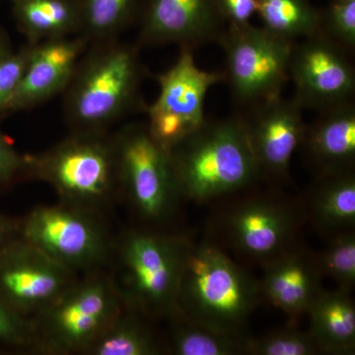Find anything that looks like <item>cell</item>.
I'll use <instances>...</instances> for the list:
<instances>
[{
    "instance_id": "obj_11",
    "label": "cell",
    "mask_w": 355,
    "mask_h": 355,
    "mask_svg": "<svg viewBox=\"0 0 355 355\" xmlns=\"http://www.w3.org/2000/svg\"><path fill=\"white\" fill-rule=\"evenodd\" d=\"M180 50L177 62L155 76L160 92L144 111L149 133L167 151L207 121L205 96L214 84L223 81L222 72L198 69L193 51Z\"/></svg>"
},
{
    "instance_id": "obj_15",
    "label": "cell",
    "mask_w": 355,
    "mask_h": 355,
    "mask_svg": "<svg viewBox=\"0 0 355 355\" xmlns=\"http://www.w3.org/2000/svg\"><path fill=\"white\" fill-rule=\"evenodd\" d=\"M137 25L140 49L178 44L193 51L217 42L227 26L218 0H144Z\"/></svg>"
},
{
    "instance_id": "obj_5",
    "label": "cell",
    "mask_w": 355,
    "mask_h": 355,
    "mask_svg": "<svg viewBox=\"0 0 355 355\" xmlns=\"http://www.w3.org/2000/svg\"><path fill=\"white\" fill-rule=\"evenodd\" d=\"M191 240L181 233L139 226L114 239L111 275L125 305L151 321L172 317Z\"/></svg>"
},
{
    "instance_id": "obj_12",
    "label": "cell",
    "mask_w": 355,
    "mask_h": 355,
    "mask_svg": "<svg viewBox=\"0 0 355 355\" xmlns=\"http://www.w3.org/2000/svg\"><path fill=\"white\" fill-rule=\"evenodd\" d=\"M349 51L321 31L294 43L289 76L303 109L323 112L354 101L355 70Z\"/></svg>"
},
{
    "instance_id": "obj_2",
    "label": "cell",
    "mask_w": 355,
    "mask_h": 355,
    "mask_svg": "<svg viewBox=\"0 0 355 355\" xmlns=\"http://www.w3.org/2000/svg\"><path fill=\"white\" fill-rule=\"evenodd\" d=\"M137 43L120 38L88 44L62 92L70 132H105L135 112L146 111L147 73Z\"/></svg>"
},
{
    "instance_id": "obj_10",
    "label": "cell",
    "mask_w": 355,
    "mask_h": 355,
    "mask_svg": "<svg viewBox=\"0 0 355 355\" xmlns=\"http://www.w3.org/2000/svg\"><path fill=\"white\" fill-rule=\"evenodd\" d=\"M295 42L250 23L226 26L217 43L225 57L223 80L238 106L244 109L282 96L291 79L289 64Z\"/></svg>"
},
{
    "instance_id": "obj_13",
    "label": "cell",
    "mask_w": 355,
    "mask_h": 355,
    "mask_svg": "<svg viewBox=\"0 0 355 355\" xmlns=\"http://www.w3.org/2000/svg\"><path fill=\"white\" fill-rule=\"evenodd\" d=\"M238 114L260 169L261 182L282 187L291 180L292 156L306 130L303 109L294 98L282 96L257 103Z\"/></svg>"
},
{
    "instance_id": "obj_32",
    "label": "cell",
    "mask_w": 355,
    "mask_h": 355,
    "mask_svg": "<svg viewBox=\"0 0 355 355\" xmlns=\"http://www.w3.org/2000/svg\"><path fill=\"white\" fill-rule=\"evenodd\" d=\"M259 1L260 0H218L219 10L226 24H247L254 14L258 12Z\"/></svg>"
},
{
    "instance_id": "obj_18",
    "label": "cell",
    "mask_w": 355,
    "mask_h": 355,
    "mask_svg": "<svg viewBox=\"0 0 355 355\" xmlns=\"http://www.w3.org/2000/svg\"><path fill=\"white\" fill-rule=\"evenodd\" d=\"M300 147L316 175L355 171L354 102L320 112Z\"/></svg>"
},
{
    "instance_id": "obj_7",
    "label": "cell",
    "mask_w": 355,
    "mask_h": 355,
    "mask_svg": "<svg viewBox=\"0 0 355 355\" xmlns=\"http://www.w3.org/2000/svg\"><path fill=\"white\" fill-rule=\"evenodd\" d=\"M120 198L139 227L169 231L183 202L169 153L151 137L146 123H130L114 133Z\"/></svg>"
},
{
    "instance_id": "obj_22",
    "label": "cell",
    "mask_w": 355,
    "mask_h": 355,
    "mask_svg": "<svg viewBox=\"0 0 355 355\" xmlns=\"http://www.w3.org/2000/svg\"><path fill=\"white\" fill-rule=\"evenodd\" d=\"M150 319L125 305L120 314L89 345L86 355H159L165 340L156 335Z\"/></svg>"
},
{
    "instance_id": "obj_23",
    "label": "cell",
    "mask_w": 355,
    "mask_h": 355,
    "mask_svg": "<svg viewBox=\"0 0 355 355\" xmlns=\"http://www.w3.org/2000/svg\"><path fill=\"white\" fill-rule=\"evenodd\" d=\"M170 333L166 354L174 355H245L249 334L221 333L191 321L179 310L168 319Z\"/></svg>"
},
{
    "instance_id": "obj_33",
    "label": "cell",
    "mask_w": 355,
    "mask_h": 355,
    "mask_svg": "<svg viewBox=\"0 0 355 355\" xmlns=\"http://www.w3.org/2000/svg\"><path fill=\"white\" fill-rule=\"evenodd\" d=\"M12 51L13 50L12 48H11V44L10 42H9V39L7 38L6 35L4 34L3 31L0 29V58L10 55Z\"/></svg>"
},
{
    "instance_id": "obj_4",
    "label": "cell",
    "mask_w": 355,
    "mask_h": 355,
    "mask_svg": "<svg viewBox=\"0 0 355 355\" xmlns=\"http://www.w3.org/2000/svg\"><path fill=\"white\" fill-rule=\"evenodd\" d=\"M261 303L260 280L247 266L205 238L191 240L178 291L182 314L214 331L245 335Z\"/></svg>"
},
{
    "instance_id": "obj_31",
    "label": "cell",
    "mask_w": 355,
    "mask_h": 355,
    "mask_svg": "<svg viewBox=\"0 0 355 355\" xmlns=\"http://www.w3.org/2000/svg\"><path fill=\"white\" fill-rule=\"evenodd\" d=\"M28 178L27 155H21L0 132V187Z\"/></svg>"
},
{
    "instance_id": "obj_16",
    "label": "cell",
    "mask_w": 355,
    "mask_h": 355,
    "mask_svg": "<svg viewBox=\"0 0 355 355\" xmlns=\"http://www.w3.org/2000/svg\"><path fill=\"white\" fill-rule=\"evenodd\" d=\"M87 46L79 35L33 44L22 80L1 114L33 109L62 94Z\"/></svg>"
},
{
    "instance_id": "obj_29",
    "label": "cell",
    "mask_w": 355,
    "mask_h": 355,
    "mask_svg": "<svg viewBox=\"0 0 355 355\" xmlns=\"http://www.w3.org/2000/svg\"><path fill=\"white\" fill-rule=\"evenodd\" d=\"M0 342L36 350V334L33 319L23 316L0 295Z\"/></svg>"
},
{
    "instance_id": "obj_26",
    "label": "cell",
    "mask_w": 355,
    "mask_h": 355,
    "mask_svg": "<svg viewBox=\"0 0 355 355\" xmlns=\"http://www.w3.org/2000/svg\"><path fill=\"white\" fill-rule=\"evenodd\" d=\"M316 342L309 331L301 330L297 321L258 336H248L245 355H317Z\"/></svg>"
},
{
    "instance_id": "obj_19",
    "label": "cell",
    "mask_w": 355,
    "mask_h": 355,
    "mask_svg": "<svg viewBox=\"0 0 355 355\" xmlns=\"http://www.w3.org/2000/svg\"><path fill=\"white\" fill-rule=\"evenodd\" d=\"M299 198L306 224L324 239L355 230V171L316 175Z\"/></svg>"
},
{
    "instance_id": "obj_17",
    "label": "cell",
    "mask_w": 355,
    "mask_h": 355,
    "mask_svg": "<svg viewBox=\"0 0 355 355\" xmlns=\"http://www.w3.org/2000/svg\"><path fill=\"white\" fill-rule=\"evenodd\" d=\"M263 303L282 310L291 321L307 315L322 291L324 279L317 252L301 242L261 268Z\"/></svg>"
},
{
    "instance_id": "obj_30",
    "label": "cell",
    "mask_w": 355,
    "mask_h": 355,
    "mask_svg": "<svg viewBox=\"0 0 355 355\" xmlns=\"http://www.w3.org/2000/svg\"><path fill=\"white\" fill-rule=\"evenodd\" d=\"M33 44L0 58V114L15 94L31 55Z\"/></svg>"
},
{
    "instance_id": "obj_21",
    "label": "cell",
    "mask_w": 355,
    "mask_h": 355,
    "mask_svg": "<svg viewBox=\"0 0 355 355\" xmlns=\"http://www.w3.org/2000/svg\"><path fill=\"white\" fill-rule=\"evenodd\" d=\"M28 44L76 36L80 30L76 0H7Z\"/></svg>"
},
{
    "instance_id": "obj_9",
    "label": "cell",
    "mask_w": 355,
    "mask_h": 355,
    "mask_svg": "<svg viewBox=\"0 0 355 355\" xmlns=\"http://www.w3.org/2000/svg\"><path fill=\"white\" fill-rule=\"evenodd\" d=\"M101 217L64 202L39 205L17 226L18 236L77 275L94 272L111 263L114 252Z\"/></svg>"
},
{
    "instance_id": "obj_14",
    "label": "cell",
    "mask_w": 355,
    "mask_h": 355,
    "mask_svg": "<svg viewBox=\"0 0 355 355\" xmlns=\"http://www.w3.org/2000/svg\"><path fill=\"white\" fill-rule=\"evenodd\" d=\"M0 295L23 316L36 317L77 279V273L18 236L2 245Z\"/></svg>"
},
{
    "instance_id": "obj_34",
    "label": "cell",
    "mask_w": 355,
    "mask_h": 355,
    "mask_svg": "<svg viewBox=\"0 0 355 355\" xmlns=\"http://www.w3.org/2000/svg\"><path fill=\"white\" fill-rule=\"evenodd\" d=\"M13 225L11 224H7L3 219L0 218V247L4 244V241H6L7 235L10 234L14 231Z\"/></svg>"
},
{
    "instance_id": "obj_28",
    "label": "cell",
    "mask_w": 355,
    "mask_h": 355,
    "mask_svg": "<svg viewBox=\"0 0 355 355\" xmlns=\"http://www.w3.org/2000/svg\"><path fill=\"white\" fill-rule=\"evenodd\" d=\"M320 31L349 53L355 50V0H330L320 9Z\"/></svg>"
},
{
    "instance_id": "obj_8",
    "label": "cell",
    "mask_w": 355,
    "mask_h": 355,
    "mask_svg": "<svg viewBox=\"0 0 355 355\" xmlns=\"http://www.w3.org/2000/svg\"><path fill=\"white\" fill-rule=\"evenodd\" d=\"M125 307L113 277L104 270L84 273L33 318L36 350L83 354Z\"/></svg>"
},
{
    "instance_id": "obj_24",
    "label": "cell",
    "mask_w": 355,
    "mask_h": 355,
    "mask_svg": "<svg viewBox=\"0 0 355 355\" xmlns=\"http://www.w3.org/2000/svg\"><path fill=\"white\" fill-rule=\"evenodd\" d=\"M80 18L79 36L88 44L120 38L135 25L144 0H76Z\"/></svg>"
},
{
    "instance_id": "obj_3",
    "label": "cell",
    "mask_w": 355,
    "mask_h": 355,
    "mask_svg": "<svg viewBox=\"0 0 355 355\" xmlns=\"http://www.w3.org/2000/svg\"><path fill=\"white\" fill-rule=\"evenodd\" d=\"M180 195L198 205L261 183L239 116L205 121L169 151Z\"/></svg>"
},
{
    "instance_id": "obj_6",
    "label": "cell",
    "mask_w": 355,
    "mask_h": 355,
    "mask_svg": "<svg viewBox=\"0 0 355 355\" xmlns=\"http://www.w3.org/2000/svg\"><path fill=\"white\" fill-rule=\"evenodd\" d=\"M28 178L53 187L60 202L102 214L120 198L114 133L70 132L43 153L27 155Z\"/></svg>"
},
{
    "instance_id": "obj_1",
    "label": "cell",
    "mask_w": 355,
    "mask_h": 355,
    "mask_svg": "<svg viewBox=\"0 0 355 355\" xmlns=\"http://www.w3.org/2000/svg\"><path fill=\"white\" fill-rule=\"evenodd\" d=\"M259 184L209 205L205 226V239L247 268H261L305 241L299 196Z\"/></svg>"
},
{
    "instance_id": "obj_25",
    "label": "cell",
    "mask_w": 355,
    "mask_h": 355,
    "mask_svg": "<svg viewBox=\"0 0 355 355\" xmlns=\"http://www.w3.org/2000/svg\"><path fill=\"white\" fill-rule=\"evenodd\" d=\"M257 13L265 29L292 41L320 31L321 12L310 0H260Z\"/></svg>"
},
{
    "instance_id": "obj_20",
    "label": "cell",
    "mask_w": 355,
    "mask_h": 355,
    "mask_svg": "<svg viewBox=\"0 0 355 355\" xmlns=\"http://www.w3.org/2000/svg\"><path fill=\"white\" fill-rule=\"evenodd\" d=\"M310 331L321 354H355V304L352 292L323 289L307 315Z\"/></svg>"
},
{
    "instance_id": "obj_27",
    "label": "cell",
    "mask_w": 355,
    "mask_h": 355,
    "mask_svg": "<svg viewBox=\"0 0 355 355\" xmlns=\"http://www.w3.org/2000/svg\"><path fill=\"white\" fill-rule=\"evenodd\" d=\"M326 248L317 252L323 277H330L338 288L352 292L355 287V230L326 240Z\"/></svg>"
}]
</instances>
